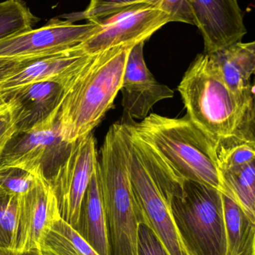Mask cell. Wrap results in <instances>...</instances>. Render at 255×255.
Wrapping results in <instances>:
<instances>
[{
  "label": "cell",
  "instance_id": "24",
  "mask_svg": "<svg viewBox=\"0 0 255 255\" xmlns=\"http://www.w3.org/2000/svg\"><path fill=\"white\" fill-rule=\"evenodd\" d=\"M145 1V0H90L88 7L83 11L64 14L62 17L74 23L77 21L83 19L88 22H92L126 6Z\"/></svg>",
  "mask_w": 255,
  "mask_h": 255
},
{
  "label": "cell",
  "instance_id": "17",
  "mask_svg": "<svg viewBox=\"0 0 255 255\" xmlns=\"http://www.w3.org/2000/svg\"><path fill=\"white\" fill-rule=\"evenodd\" d=\"M75 231L100 255H109L106 217L100 193L98 161L85 192Z\"/></svg>",
  "mask_w": 255,
  "mask_h": 255
},
{
  "label": "cell",
  "instance_id": "20",
  "mask_svg": "<svg viewBox=\"0 0 255 255\" xmlns=\"http://www.w3.org/2000/svg\"><path fill=\"white\" fill-rule=\"evenodd\" d=\"M40 250L52 255H100L61 218L48 229Z\"/></svg>",
  "mask_w": 255,
  "mask_h": 255
},
{
  "label": "cell",
  "instance_id": "33",
  "mask_svg": "<svg viewBox=\"0 0 255 255\" xmlns=\"http://www.w3.org/2000/svg\"></svg>",
  "mask_w": 255,
  "mask_h": 255
},
{
  "label": "cell",
  "instance_id": "8",
  "mask_svg": "<svg viewBox=\"0 0 255 255\" xmlns=\"http://www.w3.org/2000/svg\"><path fill=\"white\" fill-rule=\"evenodd\" d=\"M95 22L94 34L79 46L88 55L121 45L145 42L170 22L169 15L146 1L126 6Z\"/></svg>",
  "mask_w": 255,
  "mask_h": 255
},
{
  "label": "cell",
  "instance_id": "23",
  "mask_svg": "<svg viewBox=\"0 0 255 255\" xmlns=\"http://www.w3.org/2000/svg\"><path fill=\"white\" fill-rule=\"evenodd\" d=\"M17 209L18 196L0 190V250L14 249Z\"/></svg>",
  "mask_w": 255,
  "mask_h": 255
},
{
  "label": "cell",
  "instance_id": "13",
  "mask_svg": "<svg viewBox=\"0 0 255 255\" xmlns=\"http://www.w3.org/2000/svg\"><path fill=\"white\" fill-rule=\"evenodd\" d=\"M195 25L204 39L205 53L211 54L242 41L247 34L238 0H187Z\"/></svg>",
  "mask_w": 255,
  "mask_h": 255
},
{
  "label": "cell",
  "instance_id": "4",
  "mask_svg": "<svg viewBox=\"0 0 255 255\" xmlns=\"http://www.w3.org/2000/svg\"><path fill=\"white\" fill-rule=\"evenodd\" d=\"M129 157L127 129L114 124L106 133L98 159L109 255H137L140 215L130 183Z\"/></svg>",
  "mask_w": 255,
  "mask_h": 255
},
{
  "label": "cell",
  "instance_id": "32",
  "mask_svg": "<svg viewBox=\"0 0 255 255\" xmlns=\"http://www.w3.org/2000/svg\"><path fill=\"white\" fill-rule=\"evenodd\" d=\"M40 251H41V250H40ZM41 253H42V254H43V255H51L50 253H46V252L41 251Z\"/></svg>",
  "mask_w": 255,
  "mask_h": 255
},
{
  "label": "cell",
  "instance_id": "21",
  "mask_svg": "<svg viewBox=\"0 0 255 255\" xmlns=\"http://www.w3.org/2000/svg\"><path fill=\"white\" fill-rule=\"evenodd\" d=\"M40 19L21 0L0 2V40L32 29Z\"/></svg>",
  "mask_w": 255,
  "mask_h": 255
},
{
  "label": "cell",
  "instance_id": "26",
  "mask_svg": "<svg viewBox=\"0 0 255 255\" xmlns=\"http://www.w3.org/2000/svg\"><path fill=\"white\" fill-rule=\"evenodd\" d=\"M145 1L167 13L170 22H184L195 25L194 15L187 0H145Z\"/></svg>",
  "mask_w": 255,
  "mask_h": 255
},
{
  "label": "cell",
  "instance_id": "25",
  "mask_svg": "<svg viewBox=\"0 0 255 255\" xmlns=\"http://www.w3.org/2000/svg\"><path fill=\"white\" fill-rule=\"evenodd\" d=\"M34 175L14 167H0V190L11 196L26 193L35 184Z\"/></svg>",
  "mask_w": 255,
  "mask_h": 255
},
{
  "label": "cell",
  "instance_id": "11",
  "mask_svg": "<svg viewBox=\"0 0 255 255\" xmlns=\"http://www.w3.org/2000/svg\"><path fill=\"white\" fill-rule=\"evenodd\" d=\"M34 176V187L18 197L14 251L40 249L48 229L61 218L55 192L49 178L43 172Z\"/></svg>",
  "mask_w": 255,
  "mask_h": 255
},
{
  "label": "cell",
  "instance_id": "3",
  "mask_svg": "<svg viewBox=\"0 0 255 255\" xmlns=\"http://www.w3.org/2000/svg\"><path fill=\"white\" fill-rule=\"evenodd\" d=\"M127 125L178 178L201 183L228 196L216 143L187 115L170 118L151 114Z\"/></svg>",
  "mask_w": 255,
  "mask_h": 255
},
{
  "label": "cell",
  "instance_id": "31",
  "mask_svg": "<svg viewBox=\"0 0 255 255\" xmlns=\"http://www.w3.org/2000/svg\"><path fill=\"white\" fill-rule=\"evenodd\" d=\"M8 102H7L6 94L0 93V110L7 107L8 106Z\"/></svg>",
  "mask_w": 255,
  "mask_h": 255
},
{
  "label": "cell",
  "instance_id": "16",
  "mask_svg": "<svg viewBox=\"0 0 255 255\" xmlns=\"http://www.w3.org/2000/svg\"><path fill=\"white\" fill-rule=\"evenodd\" d=\"M209 55L228 87L242 101L254 103L255 42H238Z\"/></svg>",
  "mask_w": 255,
  "mask_h": 255
},
{
  "label": "cell",
  "instance_id": "15",
  "mask_svg": "<svg viewBox=\"0 0 255 255\" xmlns=\"http://www.w3.org/2000/svg\"><path fill=\"white\" fill-rule=\"evenodd\" d=\"M64 93L59 84L43 82L4 94L14 117L16 132L25 131L46 120L60 107Z\"/></svg>",
  "mask_w": 255,
  "mask_h": 255
},
{
  "label": "cell",
  "instance_id": "6",
  "mask_svg": "<svg viewBox=\"0 0 255 255\" xmlns=\"http://www.w3.org/2000/svg\"><path fill=\"white\" fill-rule=\"evenodd\" d=\"M127 128L130 137V183L140 223H145L152 229L170 255H190L178 233L160 184L145 162L127 126Z\"/></svg>",
  "mask_w": 255,
  "mask_h": 255
},
{
  "label": "cell",
  "instance_id": "2",
  "mask_svg": "<svg viewBox=\"0 0 255 255\" xmlns=\"http://www.w3.org/2000/svg\"><path fill=\"white\" fill-rule=\"evenodd\" d=\"M134 45H121L91 55L64 89L57 121L66 143L91 133L113 107L129 52Z\"/></svg>",
  "mask_w": 255,
  "mask_h": 255
},
{
  "label": "cell",
  "instance_id": "5",
  "mask_svg": "<svg viewBox=\"0 0 255 255\" xmlns=\"http://www.w3.org/2000/svg\"><path fill=\"white\" fill-rule=\"evenodd\" d=\"M161 189L189 254L226 255L223 193L175 175L166 178Z\"/></svg>",
  "mask_w": 255,
  "mask_h": 255
},
{
  "label": "cell",
  "instance_id": "27",
  "mask_svg": "<svg viewBox=\"0 0 255 255\" xmlns=\"http://www.w3.org/2000/svg\"><path fill=\"white\" fill-rule=\"evenodd\" d=\"M137 255H170L152 229L144 223L138 226Z\"/></svg>",
  "mask_w": 255,
  "mask_h": 255
},
{
  "label": "cell",
  "instance_id": "29",
  "mask_svg": "<svg viewBox=\"0 0 255 255\" xmlns=\"http://www.w3.org/2000/svg\"><path fill=\"white\" fill-rule=\"evenodd\" d=\"M37 58H0V82L13 76L23 68L30 61Z\"/></svg>",
  "mask_w": 255,
  "mask_h": 255
},
{
  "label": "cell",
  "instance_id": "14",
  "mask_svg": "<svg viewBox=\"0 0 255 255\" xmlns=\"http://www.w3.org/2000/svg\"><path fill=\"white\" fill-rule=\"evenodd\" d=\"M91 56L79 46L35 58L13 76L0 82V93L7 94L20 87L43 82H56L65 89Z\"/></svg>",
  "mask_w": 255,
  "mask_h": 255
},
{
  "label": "cell",
  "instance_id": "1",
  "mask_svg": "<svg viewBox=\"0 0 255 255\" xmlns=\"http://www.w3.org/2000/svg\"><path fill=\"white\" fill-rule=\"evenodd\" d=\"M187 115L215 143L255 137V103L242 101L223 80L209 54H199L178 86Z\"/></svg>",
  "mask_w": 255,
  "mask_h": 255
},
{
  "label": "cell",
  "instance_id": "7",
  "mask_svg": "<svg viewBox=\"0 0 255 255\" xmlns=\"http://www.w3.org/2000/svg\"><path fill=\"white\" fill-rule=\"evenodd\" d=\"M59 108L28 130L16 132L0 157V167H14L50 178L65 157L70 144L61 139L58 127Z\"/></svg>",
  "mask_w": 255,
  "mask_h": 255
},
{
  "label": "cell",
  "instance_id": "22",
  "mask_svg": "<svg viewBox=\"0 0 255 255\" xmlns=\"http://www.w3.org/2000/svg\"><path fill=\"white\" fill-rule=\"evenodd\" d=\"M220 172L255 161V139L232 136L216 143Z\"/></svg>",
  "mask_w": 255,
  "mask_h": 255
},
{
  "label": "cell",
  "instance_id": "30",
  "mask_svg": "<svg viewBox=\"0 0 255 255\" xmlns=\"http://www.w3.org/2000/svg\"><path fill=\"white\" fill-rule=\"evenodd\" d=\"M0 255H43L40 249H34L26 252H16L14 250H0Z\"/></svg>",
  "mask_w": 255,
  "mask_h": 255
},
{
  "label": "cell",
  "instance_id": "10",
  "mask_svg": "<svg viewBox=\"0 0 255 255\" xmlns=\"http://www.w3.org/2000/svg\"><path fill=\"white\" fill-rule=\"evenodd\" d=\"M96 23L76 24L52 18L44 25L0 40V58H41L79 47L94 33Z\"/></svg>",
  "mask_w": 255,
  "mask_h": 255
},
{
  "label": "cell",
  "instance_id": "12",
  "mask_svg": "<svg viewBox=\"0 0 255 255\" xmlns=\"http://www.w3.org/2000/svg\"><path fill=\"white\" fill-rule=\"evenodd\" d=\"M140 42L129 52L121 82L122 106L125 120L122 124L142 121L159 102L174 97L173 90L160 83L145 64L144 46Z\"/></svg>",
  "mask_w": 255,
  "mask_h": 255
},
{
  "label": "cell",
  "instance_id": "28",
  "mask_svg": "<svg viewBox=\"0 0 255 255\" xmlns=\"http://www.w3.org/2000/svg\"><path fill=\"white\" fill-rule=\"evenodd\" d=\"M16 132L14 117L8 105L0 110V157Z\"/></svg>",
  "mask_w": 255,
  "mask_h": 255
},
{
  "label": "cell",
  "instance_id": "9",
  "mask_svg": "<svg viewBox=\"0 0 255 255\" xmlns=\"http://www.w3.org/2000/svg\"><path fill=\"white\" fill-rule=\"evenodd\" d=\"M97 161L95 138L91 132L70 144L65 157L49 178L60 217L73 229L77 224L82 200Z\"/></svg>",
  "mask_w": 255,
  "mask_h": 255
},
{
  "label": "cell",
  "instance_id": "19",
  "mask_svg": "<svg viewBox=\"0 0 255 255\" xmlns=\"http://www.w3.org/2000/svg\"><path fill=\"white\" fill-rule=\"evenodd\" d=\"M255 161L221 172L222 178L233 199L255 222Z\"/></svg>",
  "mask_w": 255,
  "mask_h": 255
},
{
  "label": "cell",
  "instance_id": "18",
  "mask_svg": "<svg viewBox=\"0 0 255 255\" xmlns=\"http://www.w3.org/2000/svg\"><path fill=\"white\" fill-rule=\"evenodd\" d=\"M227 254L255 255V222L229 196L222 195Z\"/></svg>",
  "mask_w": 255,
  "mask_h": 255
}]
</instances>
